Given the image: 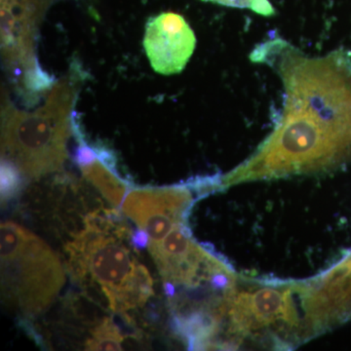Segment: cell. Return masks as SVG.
Returning <instances> with one entry per match:
<instances>
[{
    "mask_svg": "<svg viewBox=\"0 0 351 351\" xmlns=\"http://www.w3.org/2000/svg\"><path fill=\"white\" fill-rule=\"evenodd\" d=\"M77 161L85 178L96 186L112 204L119 206L128 186L117 175L112 156L105 149H92L82 144Z\"/></svg>",
    "mask_w": 351,
    "mask_h": 351,
    "instance_id": "obj_9",
    "label": "cell"
},
{
    "mask_svg": "<svg viewBox=\"0 0 351 351\" xmlns=\"http://www.w3.org/2000/svg\"><path fill=\"white\" fill-rule=\"evenodd\" d=\"M251 60L276 69L283 108L262 145L221 179V189L258 180L316 174L351 157V57L341 49L309 57L281 38L254 49Z\"/></svg>",
    "mask_w": 351,
    "mask_h": 351,
    "instance_id": "obj_1",
    "label": "cell"
},
{
    "mask_svg": "<svg viewBox=\"0 0 351 351\" xmlns=\"http://www.w3.org/2000/svg\"><path fill=\"white\" fill-rule=\"evenodd\" d=\"M203 1L212 2V3L232 7V8L251 9L254 0H203Z\"/></svg>",
    "mask_w": 351,
    "mask_h": 351,
    "instance_id": "obj_13",
    "label": "cell"
},
{
    "mask_svg": "<svg viewBox=\"0 0 351 351\" xmlns=\"http://www.w3.org/2000/svg\"><path fill=\"white\" fill-rule=\"evenodd\" d=\"M75 93L64 80L55 85L45 103L34 112L10 108L2 117V159L29 179L57 172L68 157Z\"/></svg>",
    "mask_w": 351,
    "mask_h": 351,
    "instance_id": "obj_4",
    "label": "cell"
},
{
    "mask_svg": "<svg viewBox=\"0 0 351 351\" xmlns=\"http://www.w3.org/2000/svg\"><path fill=\"white\" fill-rule=\"evenodd\" d=\"M1 299L25 317L43 313L59 295L64 270L52 249L11 221L1 225Z\"/></svg>",
    "mask_w": 351,
    "mask_h": 351,
    "instance_id": "obj_5",
    "label": "cell"
},
{
    "mask_svg": "<svg viewBox=\"0 0 351 351\" xmlns=\"http://www.w3.org/2000/svg\"><path fill=\"white\" fill-rule=\"evenodd\" d=\"M196 46L195 32L180 14L165 12L147 21L144 47L152 69L163 75L186 68Z\"/></svg>",
    "mask_w": 351,
    "mask_h": 351,
    "instance_id": "obj_7",
    "label": "cell"
},
{
    "mask_svg": "<svg viewBox=\"0 0 351 351\" xmlns=\"http://www.w3.org/2000/svg\"><path fill=\"white\" fill-rule=\"evenodd\" d=\"M49 0H1L4 59L12 66L41 73L34 66V40Z\"/></svg>",
    "mask_w": 351,
    "mask_h": 351,
    "instance_id": "obj_8",
    "label": "cell"
},
{
    "mask_svg": "<svg viewBox=\"0 0 351 351\" xmlns=\"http://www.w3.org/2000/svg\"><path fill=\"white\" fill-rule=\"evenodd\" d=\"M21 173L12 163L2 159L1 199L7 201L18 193L20 188Z\"/></svg>",
    "mask_w": 351,
    "mask_h": 351,
    "instance_id": "obj_11",
    "label": "cell"
},
{
    "mask_svg": "<svg viewBox=\"0 0 351 351\" xmlns=\"http://www.w3.org/2000/svg\"><path fill=\"white\" fill-rule=\"evenodd\" d=\"M84 225L66 246L71 276L101 292L114 313L142 306L154 293L152 279L136 257L130 228L114 210L88 215Z\"/></svg>",
    "mask_w": 351,
    "mask_h": 351,
    "instance_id": "obj_2",
    "label": "cell"
},
{
    "mask_svg": "<svg viewBox=\"0 0 351 351\" xmlns=\"http://www.w3.org/2000/svg\"><path fill=\"white\" fill-rule=\"evenodd\" d=\"M306 282L235 283L226 293L223 322L234 341L269 338L274 348H293L317 336L306 304Z\"/></svg>",
    "mask_w": 351,
    "mask_h": 351,
    "instance_id": "obj_3",
    "label": "cell"
},
{
    "mask_svg": "<svg viewBox=\"0 0 351 351\" xmlns=\"http://www.w3.org/2000/svg\"><path fill=\"white\" fill-rule=\"evenodd\" d=\"M251 10L254 12L265 16V17H271L276 15V9L270 3L269 0H254L252 4Z\"/></svg>",
    "mask_w": 351,
    "mask_h": 351,
    "instance_id": "obj_12",
    "label": "cell"
},
{
    "mask_svg": "<svg viewBox=\"0 0 351 351\" xmlns=\"http://www.w3.org/2000/svg\"><path fill=\"white\" fill-rule=\"evenodd\" d=\"M123 336L119 328L110 318H104L103 321L95 327L91 337L88 339L86 350H121Z\"/></svg>",
    "mask_w": 351,
    "mask_h": 351,
    "instance_id": "obj_10",
    "label": "cell"
},
{
    "mask_svg": "<svg viewBox=\"0 0 351 351\" xmlns=\"http://www.w3.org/2000/svg\"><path fill=\"white\" fill-rule=\"evenodd\" d=\"M191 189L188 184L132 189L122 203V211L147 235V243L160 241L176 226L188 223L193 204Z\"/></svg>",
    "mask_w": 351,
    "mask_h": 351,
    "instance_id": "obj_6",
    "label": "cell"
}]
</instances>
